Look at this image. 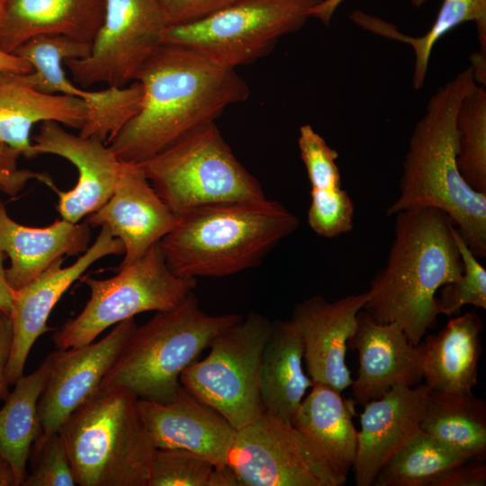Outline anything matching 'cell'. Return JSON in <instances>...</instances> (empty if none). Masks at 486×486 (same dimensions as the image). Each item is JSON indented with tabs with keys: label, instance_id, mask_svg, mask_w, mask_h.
I'll return each mask as SVG.
<instances>
[{
	"label": "cell",
	"instance_id": "obj_1",
	"mask_svg": "<svg viewBox=\"0 0 486 486\" xmlns=\"http://www.w3.org/2000/svg\"><path fill=\"white\" fill-rule=\"evenodd\" d=\"M136 113L107 145L123 162L140 164L180 137L214 122L230 105L246 101L250 89L234 68L189 49L163 43L142 64Z\"/></svg>",
	"mask_w": 486,
	"mask_h": 486
},
{
	"label": "cell",
	"instance_id": "obj_2",
	"mask_svg": "<svg viewBox=\"0 0 486 486\" xmlns=\"http://www.w3.org/2000/svg\"><path fill=\"white\" fill-rule=\"evenodd\" d=\"M385 266L370 283L363 310L380 323H395L413 345L440 315L439 289L456 281L463 261L454 222L439 209L397 212Z\"/></svg>",
	"mask_w": 486,
	"mask_h": 486
},
{
	"label": "cell",
	"instance_id": "obj_3",
	"mask_svg": "<svg viewBox=\"0 0 486 486\" xmlns=\"http://www.w3.org/2000/svg\"><path fill=\"white\" fill-rule=\"evenodd\" d=\"M475 83L470 66L430 96L409 140L399 196L388 206L386 215L418 208L439 209L457 225L475 256L485 257L486 193L472 189L456 165V114Z\"/></svg>",
	"mask_w": 486,
	"mask_h": 486
},
{
	"label": "cell",
	"instance_id": "obj_4",
	"mask_svg": "<svg viewBox=\"0 0 486 486\" xmlns=\"http://www.w3.org/2000/svg\"><path fill=\"white\" fill-rule=\"evenodd\" d=\"M298 226L295 214L266 197L212 203L179 214L160 246L176 276L223 277L258 266Z\"/></svg>",
	"mask_w": 486,
	"mask_h": 486
},
{
	"label": "cell",
	"instance_id": "obj_5",
	"mask_svg": "<svg viewBox=\"0 0 486 486\" xmlns=\"http://www.w3.org/2000/svg\"><path fill=\"white\" fill-rule=\"evenodd\" d=\"M58 432L77 485L148 486L155 447L130 391L99 388Z\"/></svg>",
	"mask_w": 486,
	"mask_h": 486
},
{
	"label": "cell",
	"instance_id": "obj_6",
	"mask_svg": "<svg viewBox=\"0 0 486 486\" xmlns=\"http://www.w3.org/2000/svg\"><path fill=\"white\" fill-rule=\"evenodd\" d=\"M241 319L207 314L192 292L176 307L137 326L99 388L121 387L141 400L167 401L181 386L182 373L218 334Z\"/></svg>",
	"mask_w": 486,
	"mask_h": 486
},
{
	"label": "cell",
	"instance_id": "obj_7",
	"mask_svg": "<svg viewBox=\"0 0 486 486\" xmlns=\"http://www.w3.org/2000/svg\"><path fill=\"white\" fill-rule=\"evenodd\" d=\"M138 165L177 215L206 204L266 197L214 122L190 130Z\"/></svg>",
	"mask_w": 486,
	"mask_h": 486
},
{
	"label": "cell",
	"instance_id": "obj_8",
	"mask_svg": "<svg viewBox=\"0 0 486 486\" xmlns=\"http://www.w3.org/2000/svg\"><path fill=\"white\" fill-rule=\"evenodd\" d=\"M321 0H236L195 22L168 26L164 42L194 50L230 68L273 50L284 35L300 31Z\"/></svg>",
	"mask_w": 486,
	"mask_h": 486
},
{
	"label": "cell",
	"instance_id": "obj_9",
	"mask_svg": "<svg viewBox=\"0 0 486 486\" xmlns=\"http://www.w3.org/2000/svg\"><path fill=\"white\" fill-rule=\"evenodd\" d=\"M90 298L82 311L53 335L58 349L89 344L105 329L146 311L179 305L196 286V279L181 278L169 269L160 241L130 266L110 278L86 277Z\"/></svg>",
	"mask_w": 486,
	"mask_h": 486
},
{
	"label": "cell",
	"instance_id": "obj_10",
	"mask_svg": "<svg viewBox=\"0 0 486 486\" xmlns=\"http://www.w3.org/2000/svg\"><path fill=\"white\" fill-rule=\"evenodd\" d=\"M273 323L249 312L213 339L210 352L191 364L180 383L241 428L264 413L259 376L262 353Z\"/></svg>",
	"mask_w": 486,
	"mask_h": 486
},
{
	"label": "cell",
	"instance_id": "obj_11",
	"mask_svg": "<svg viewBox=\"0 0 486 486\" xmlns=\"http://www.w3.org/2000/svg\"><path fill=\"white\" fill-rule=\"evenodd\" d=\"M228 465L240 486H342L346 482L292 423L265 412L237 429Z\"/></svg>",
	"mask_w": 486,
	"mask_h": 486
},
{
	"label": "cell",
	"instance_id": "obj_12",
	"mask_svg": "<svg viewBox=\"0 0 486 486\" xmlns=\"http://www.w3.org/2000/svg\"><path fill=\"white\" fill-rule=\"evenodd\" d=\"M168 26L158 0H104L103 22L88 55L65 67L80 86H124L163 44Z\"/></svg>",
	"mask_w": 486,
	"mask_h": 486
},
{
	"label": "cell",
	"instance_id": "obj_13",
	"mask_svg": "<svg viewBox=\"0 0 486 486\" xmlns=\"http://www.w3.org/2000/svg\"><path fill=\"white\" fill-rule=\"evenodd\" d=\"M137 328L135 318L113 326L102 339L58 349L48 356L50 370L38 402L41 431L49 436L92 397Z\"/></svg>",
	"mask_w": 486,
	"mask_h": 486
},
{
	"label": "cell",
	"instance_id": "obj_14",
	"mask_svg": "<svg viewBox=\"0 0 486 486\" xmlns=\"http://www.w3.org/2000/svg\"><path fill=\"white\" fill-rule=\"evenodd\" d=\"M123 253L122 243L102 227L94 242L72 265L64 267V257L58 258L35 279L14 291L10 314L13 341L6 367L9 385L15 384L23 375L36 340L51 330L47 324L50 314L71 284L96 261Z\"/></svg>",
	"mask_w": 486,
	"mask_h": 486
},
{
	"label": "cell",
	"instance_id": "obj_15",
	"mask_svg": "<svg viewBox=\"0 0 486 486\" xmlns=\"http://www.w3.org/2000/svg\"><path fill=\"white\" fill-rule=\"evenodd\" d=\"M32 140L35 156H58L77 169L78 179L72 189H54L58 197L57 210L61 219L80 222L109 200L123 162L104 141L72 134L63 125L52 121L41 122Z\"/></svg>",
	"mask_w": 486,
	"mask_h": 486
},
{
	"label": "cell",
	"instance_id": "obj_16",
	"mask_svg": "<svg viewBox=\"0 0 486 486\" xmlns=\"http://www.w3.org/2000/svg\"><path fill=\"white\" fill-rule=\"evenodd\" d=\"M177 221L178 215L160 198L140 166L127 162L109 200L86 219L90 227L107 228L122 243L124 256L118 269L140 259Z\"/></svg>",
	"mask_w": 486,
	"mask_h": 486
},
{
	"label": "cell",
	"instance_id": "obj_17",
	"mask_svg": "<svg viewBox=\"0 0 486 486\" xmlns=\"http://www.w3.org/2000/svg\"><path fill=\"white\" fill-rule=\"evenodd\" d=\"M366 300L367 292L334 302L317 294L293 308L290 320L300 333L307 374L313 382L340 392L352 384L346 363L347 342Z\"/></svg>",
	"mask_w": 486,
	"mask_h": 486
},
{
	"label": "cell",
	"instance_id": "obj_18",
	"mask_svg": "<svg viewBox=\"0 0 486 486\" xmlns=\"http://www.w3.org/2000/svg\"><path fill=\"white\" fill-rule=\"evenodd\" d=\"M155 448L187 450L217 467L228 465L237 429L217 410L181 385L165 402L139 399Z\"/></svg>",
	"mask_w": 486,
	"mask_h": 486
},
{
	"label": "cell",
	"instance_id": "obj_19",
	"mask_svg": "<svg viewBox=\"0 0 486 486\" xmlns=\"http://www.w3.org/2000/svg\"><path fill=\"white\" fill-rule=\"evenodd\" d=\"M347 346L359 356L358 375L350 385L353 401L364 406L393 386H416L423 379L418 344H411L395 323H380L363 309Z\"/></svg>",
	"mask_w": 486,
	"mask_h": 486
},
{
	"label": "cell",
	"instance_id": "obj_20",
	"mask_svg": "<svg viewBox=\"0 0 486 486\" xmlns=\"http://www.w3.org/2000/svg\"><path fill=\"white\" fill-rule=\"evenodd\" d=\"M430 389L398 384L364 405L352 469L357 486H371L382 468L420 430Z\"/></svg>",
	"mask_w": 486,
	"mask_h": 486
},
{
	"label": "cell",
	"instance_id": "obj_21",
	"mask_svg": "<svg viewBox=\"0 0 486 486\" xmlns=\"http://www.w3.org/2000/svg\"><path fill=\"white\" fill-rule=\"evenodd\" d=\"M85 222L58 220L43 227L24 226L13 220L0 198V249L10 259L6 281L16 291L40 275L57 259L85 252L91 238Z\"/></svg>",
	"mask_w": 486,
	"mask_h": 486
},
{
	"label": "cell",
	"instance_id": "obj_22",
	"mask_svg": "<svg viewBox=\"0 0 486 486\" xmlns=\"http://www.w3.org/2000/svg\"><path fill=\"white\" fill-rule=\"evenodd\" d=\"M104 17V0H2L0 49L13 53L40 34L92 42Z\"/></svg>",
	"mask_w": 486,
	"mask_h": 486
},
{
	"label": "cell",
	"instance_id": "obj_23",
	"mask_svg": "<svg viewBox=\"0 0 486 486\" xmlns=\"http://www.w3.org/2000/svg\"><path fill=\"white\" fill-rule=\"evenodd\" d=\"M23 75L0 71V140L32 158L31 132L35 124L52 121L80 130L86 108L78 98L35 89Z\"/></svg>",
	"mask_w": 486,
	"mask_h": 486
},
{
	"label": "cell",
	"instance_id": "obj_24",
	"mask_svg": "<svg viewBox=\"0 0 486 486\" xmlns=\"http://www.w3.org/2000/svg\"><path fill=\"white\" fill-rule=\"evenodd\" d=\"M482 321L474 312L451 318L418 344L425 384L432 391L471 393L478 381Z\"/></svg>",
	"mask_w": 486,
	"mask_h": 486
},
{
	"label": "cell",
	"instance_id": "obj_25",
	"mask_svg": "<svg viewBox=\"0 0 486 486\" xmlns=\"http://www.w3.org/2000/svg\"><path fill=\"white\" fill-rule=\"evenodd\" d=\"M303 344L290 320L273 323L265 344L259 376L264 412L292 423L306 392L313 385L304 372Z\"/></svg>",
	"mask_w": 486,
	"mask_h": 486
},
{
	"label": "cell",
	"instance_id": "obj_26",
	"mask_svg": "<svg viewBox=\"0 0 486 486\" xmlns=\"http://www.w3.org/2000/svg\"><path fill=\"white\" fill-rule=\"evenodd\" d=\"M354 401L320 382H313L292 419V424L346 478L357 450L358 430L352 420Z\"/></svg>",
	"mask_w": 486,
	"mask_h": 486
},
{
	"label": "cell",
	"instance_id": "obj_27",
	"mask_svg": "<svg viewBox=\"0 0 486 486\" xmlns=\"http://www.w3.org/2000/svg\"><path fill=\"white\" fill-rule=\"evenodd\" d=\"M351 19L362 28L375 34L410 45L415 56L412 85L415 90L423 87L429 59L436 43L450 31L466 22L475 23L480 50L471 57L475 82L486 84V0H443L430 29L413 37L401 33L388 22L355 11Z\"/></svg>",
	"mask_w": 486,
	"mask_h": 486
},
{
	"label": "cell",
	"instance_id": "obj_28",
	"mask_svg": "<svg viewBox=\"0 0 486 486\" xmlns=\"http://www.w3.org/2000/svg\"><path fill=\"white\" fill-rule=\"evenodd\" d=\"M50 370L47 358L32 374L22 375L0 409V456L12 465L18 486L27 476L26 464L33 442L41 434L38 402Z\"/></svg>",
	"mask_w": 486,
	"mask_h": 486
},
{
	"label": "cell",
	"instance_id": "obj_29",
	"mask_svg": "<svg viewBox=\"0 0 486 486\" xmlns=\"http://www.w3.org/2000/svg\"><path fill=\"white\" fill-rule=\"evenodd\" d=\"M419 428L471 458H486V402L472 392L430 390Z\"/></svg>",
	"mask_w": 486,
	"mask_h": 486
},
{
	"label": "cell",
	"instance_id": "obj_30",
	"mask_svg": "<svg viewBox=\"0 0 486 486\" xmlns=\"http://www.w3.org/2000/svg\"><path fill=\"white\" fill-rule=\"evenodd\" d=\"M471 458L419 430L379 472L374 486H431L448 470Z\"/></svg>",
	"mask_w": 486,
	"mask_h": 486
},
{
	"label": "cell",
	"instance_id": "obj_31",
	"mask_svg": "<svg viewBox=\"0 0 486 486\" xmlns=\"http://www.w3.org/2000/svg\"><path fill=\"white\" fill-rule=\"evenodd\" d=\"M90 49L91 42L61 34H40L21 44L13 53L31 66L32 71L23 76L32 87L79 99L83 88L68 78L65 62L85 58Z\"/></svg>",
	"mask_w": 486,
	"mask_h": 486
},
{
	"label": "cell",
	"instance_id": "obj_32",
	"mask_svg": "<svg viewBox=\"0 0 486 486\" xmlns=\"http://www.w3.org/2000/svg\"><path fill=\"white\" fill-rule=\"evenodd\" d=\"M456 165L464 180L486 193V90L474 84L464 96L455 119Z\"/></svg>",
	"mask_w": 486,
	"mask_h": 486
},
{
	"label": "cell",
	"instance_id": "obj_33",
	"mask_svg": "<svg viewBox=\"0 0 486 486\" xmlns=\"http://www.w3.org/2000/svg\"><path fill=\"white\" fill-rule=\"evenodd\" d=\"M148 486H240L233 470L217 467L198 454L170 448H155Z\"/></svg>",
	"mask_w": 486,
	"mask_h": 486
},
{
	"label": "cell",
	"instance_id": "obj_34",
	"mask_svg": "<svg viewBox=\"0 0 486 486\" xmlns=\"http://www.w3.org/2000/svg\"><path fill=\"white\" fill-rule=\"evenodd\" d=\"M454 238L463 261V273L456 281L443 285L437 298L440 314L448 317L458 313L466 304L486 309V270L456 229Z\"/></svg>",
	"mask_w": 486,
	"mask_h": 486
},
{
	"label": "cell",
	"instance_id": "obj_35",
	"mask_svg": "<svg viewBox=\"0 0 486 486\" xmlns=\"http://www.w3.org/2000/svg\"><path fill=\"white\" fill-rule=\"evenodd\" d=\"M31 472L22 486H75L77 482L58 432H42L33 442L30 455Z\"/></svg>",
	"mask_w": 486,
	"mask_h": 486
},
{
	"label": "cell",
	"instance_id": "obj_36",
	"mask_svg": "<svg viewBox=\"0 0 486 486\" xmlns=\"http://www.w3.org/2000/svg\"><path fill=\"white\" fill-rule=\"evenodd\" d=\"M307 221L310 229L324 238H335L353 229L355 205L346 191L311 189Z\"/></svg>",
	"mask_w": 486,
	"mask_h": 486
},
{
	"label": "cell",
	"instance_id": "obj_37",
	"mask_svg": "<svg viewBox=\"0 0 486 486\" xmlns=\"http://www.w3.org/2000/svg\"><path fill=\"white\" fill-rule=\"evenodd\" d=\"M298 146L311 189L341 187V176L336 164L338 154L311 125L300 127Z\"/></svg>",
	"mask_w": 486,
	"mask_h": 486
},
{
	"label": "cell",
	"instance_id": "obj_38",
	"mask_svg": "<svg viewBox=\"0 0 486 486\" xmlns=\"http://www.w3.org/2000/svg\"><path fill=\"white\" fill-rule=\"evenodd\" d=\"M20 157L19 151L0 140V193L15 196L29 181L33 179L43 183L52 190L57 187L48 173L20 168L18 166Z\"/></svg>",
	"mask_w": 486,
	"mask_h": 486
},
{
	"label": "cell",
	"instance_id": "obj_39",
	"mask_svg": "<svg viewBox=\"0 0 486 486\" xmlns=\"http://www.w3.org/2000/svg\"><path fill=\"white\" fill-rule=\"evenodd\" d=\"M169 26L195 22L236 0H158Z\"/></svg>",
	"mask_w": 486,
	"mask_h": 486
},
{
	"label": "cell",
	"instance_id": "obj_40",
	"mask_svg": "<svg viewBox=\"0 0 486 486\" xmlns=\"http://www.w3.org/2000/svg\"><path fill=\"white\" fill-rule=\"evenodd\" d=\"M485 460L472 458L448 470L431 486H484Z\"/></svg>",
	"mask_w": 486,
	"mask_h": 486
},
{
	"label": "cell",
	"instance_id": "obj_41",
	"mask_svg": "<svg viewBox=\"0 0 486 486\" xmlns=\"http://www.w3.org/2000/svg\"><path fill=\"white\" fill-rule=\"evenodd\" d=\"M13 341V326L9 316L0 310V400L9 395L6 367Z\"/></svg>",
	"mask_w": 486,
	"mask_h": 486
},
{
	"label": "cell",
	"instance_id": "obj_42",
	"mask_svg": "<svg viewBox=\"0 0 486 486\" xmlns=\"http://www.w3.org/2000/svg\"><path fill=\"white\" fill-rule=\"evenodd\" d=\"M345 0H321L310 11V17L320 20L324 25L328 26L338 6ZM410 4L418 8L426 4L427 0H410Z\"/></svg>",
	"mask_w": 486,
	"mask_h": 486
},
{
	"label": "cell",
	"instance_id": "obj_43",
	"mask_svg": "<svg viewBox=\"0 0 486 486\" xmlns=\"http://www.w3.org/2000/svg\"><path fill=\"white\" fill-rule=\"evenodd\" d=\"M6 255L0 249V310L10 317L14 291L6 281L5 267L4 266Z\"/></svg>",
	"mask_w": 486,
	"mask_h": 486
},
{
	"label": "cell",
	"instance_id": "obj_44",
	"mask_svg": "<svg viewBox=\"0 0 486 486\" xmlns=\"http://www.w3.org/2000/svg\"><path fill=\"white\" fill-rule=\"evenodd\" d=\"M0 71L28 74L32 71V68L14 53H9L0 49Z\"/></svg>",
	"mask_w": 486,
	"mask_h": 486
},
{
	"label": "cell",
	"instance_id": "obj_45",
	"mask_svg": "<svg viewBox=\"0 0 486 486\" xmlns=\"http://www.w3.org/2000/svg\"><path fill=\"white\" fill-rule=\"evenodd\" d=\"M0 486H18L14 471L10 463L0 456Z\"/></svg>",
	"mask_w": 486,
	"mask_h": 486
},
{
	"label": "cell",
	"instance_id": "obj_46",
	"mask_svg": "<svg viewBox=\"0 0 486 486\" xmlns=\"http://www.w3.org/2000/svg\"><path fill=\"white\" fill-rule=\"evenodd\" d=\"M1 1H2V0H0V5H1Z\"/></svg>",
	"mask_w": 486,
	"mask_h": 486
}]
</instances>
